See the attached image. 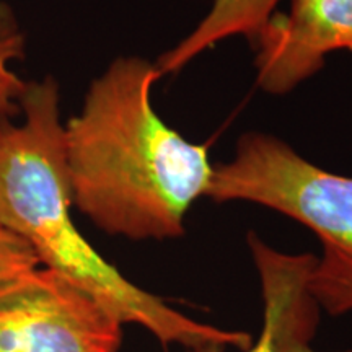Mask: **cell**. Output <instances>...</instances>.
<instances>
[{
  "instance_id": "6da1fadb",
  "label": "cell",
  "mask_w": 352,
  "mask_h": 352,
  "mask_svg": "<svg viewBox=\"0 0 352 352\" xmlns=\"http://www.w3.org/2000/svg\"><path fill=\"white\" fill-rule=\"evenodd\" d=\"M160 78L155 63L118 57L64 124L74 208L109 235L178 239L212 183L208 145L189 142L153 108Z\"/></svg>"
},
{
  "instance_id": "7a4b0ae2",
  "label": "cell",
  "mask_w": 352,
  "mask_h": 352,
  "mask_svg": "<svg viewBox=\"0 0 352 352\" xmlns=\"http://www.w3.org/2000/svg\"><path fill=\"white\" fill-rule=\"evenodd\" d=\"M21 122L0 118V228L23 240L47 267L80 285L122 324H138L164 344L245 351L240 329L197 321L131 283L91 246L74 222L59 85L52 77L26 83Z\"/></svg>"
},
{
  "instance_id": "3957f363",
  "label": "cell",
  "mask_w": 352,
  "mask_h": 352,
  "mask_svg": "<svg viewBox=\"0 0 352 352\" xmlns=\"http://www.w3.org/2000/svg\"><path fill=\"white\" fill-rule=\"evenodd\" d=\"M208 197L261 206L307 227L321 245L311 296L328 315L352 314V176L321 168L274 135L248 132L230 160L215 165Z\"/></svg>"
},
{
  "instance_id": "277c9868",
  "label": "cell",
  "mask_w": 352,
  "mask_h": 352,
  "mask_svg": "<svg viewBox=\"0 0 352 352\" xmlns=\"http://www.w3.org/2000/svg\"><path fill=\"white\" fill-rule=\"evenodd\" d=\"M122 327L91 294L47 267L0 280V352H120Z\"/></svg>"
},
{
  "instance_id": "5b68a950",
  "label": "cell",
  "mask_w": 352,
  "mask_h": 352,
  "mask_svg": "<svg viewBox=\"0 0 352 352\" xmlns=\"http://www.w3.org/2000/svg\"><path fill=\"white\" fill-rule=\"evenodd\" d=\"M250 44L259 88L289 94L318 74L328 54L352 51V0H290Z\"/></svg>"
},
{
  "instance_id": "8992f818",
  "label": "cell",
  "mask_w": 352,
  "mask_h": 352,
  "mask_svg": "<svg viewBox=\"0 0 352 352\" xmlns=\"http://www.w3.org/2000/svg\"><path fill=\"white\" fill-rule=\"evenodd\" d=\"M246 241L261 289L263 323L256 340L240 352H323L314 346L321 308L308 289L315 254L280 252L256 232H248ZM223 351L219 346L188 349V352ZM333 352H352V349Z\"/></svg>"
},
{
  "instance_id": "52a82bcc",
  "label": "cell",
  "mask_w": 352,
  "mask_h": 352,
  "mask_svg": "<svg viewBox=\"0 0 352 352\" xmlns=\"http://www.w3.org/2000/svg\"><path fill=\"white\" fill-rule=\"evenodd\" d=\"M280 0H212L208 13L192 32L165 51L155 60L162 77L171 76L191 64L197 56L212 50L226 39L243 36L250 43L256 38Z\"/></svg>"
},
{
  "instance_id": "ba28073f",
  "label": "cell",
  "mask_w": 352,
  "mask_h": 352,
  "mask_svg": "<svg viewBox=\"0 0 352 352\" xmlns=\"http://www.w3.org/2000/svg\"><path fill=\"white\" fill-rule=\"evenodd\" d=\"M25 56V34L15 13L0 2V118H12L20 113L19 100L26 83L12 69L13 60Z\"/></svg>"
},
{
  "instance_id": "9c48e42d",
  "label": "cell",
  "mask_w": 352,
  "mask_h": 352,
  "mask_svg": "<svg viewBox=\"0 0 352 352\" xmlns=\"http://www.w3.org/2000/svg\"><path fill=\"white\" fill-rule=\"evenodd\" d=\"M38 266L33 250L16 235L0 228V280L12 279Z\"/></svg>"
}]
</instances>
